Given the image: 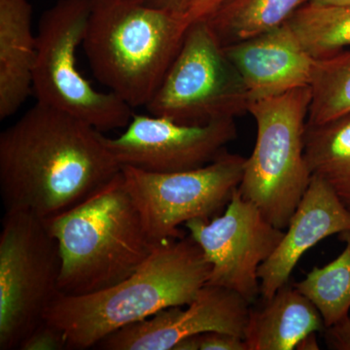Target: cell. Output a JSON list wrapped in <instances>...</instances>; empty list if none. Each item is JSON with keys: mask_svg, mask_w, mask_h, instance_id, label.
Instances as JSON below:
<instances>
[{"mask_svg": "<svg viewBox=\"0 0 350 350\" xmlns=\"http://www.w3.org/2000/svg\"><path fill=\"white\" fill-rule=\"evenodd\" d=\"M317 332H312L305 336L298 345H296L295 350H319L320 349L319 340L317 337Z\"/></svg>", "mask_w": 350, "mask_h": 350, "instance_id": "cell-27", "label": "cell"}, {"mask_svg": "<svg viewBox=\"0 0 350 350\" xmlns=\"http://www.w3.org/2000/svg\"><path fill=\"white\" fill-rule=\"evenodd\" d=\"M20 350H64L68 349V340L59 327L45 319L25 338Z\"/></svg>", "mask_w": 350, "mask_h": 350, "instance_id": "cell-22", "label": "cell"}, {"mask_svg": "<svg viewBox=\"0 0 350 350\" xmlns=\"http://www.w3.org/2000/svg\"><path fill=\"white\" fill-rule=\"evenodd\" d=\"M45 221L59 244L57 290L64 296L93 294L118 284L159 245L149 238L122 172L81 204Z\"/></svg>", "mask_w": 350, "mask_h": 350, "instance_id": "cell-3", "label": "cell"}, {"mask_svg": "<svg viewBox=\"0 0 350 350\" xmlns=\"http://www.w3.org/2000/svg\"><path fill=\"white\" fill-rule=\"evenodd\" d=\"M344 251L326 266L315 267L294 286L305 295L330 326L350 310V231L340 234Z\"/></svg>", "mask_w": 350, "mask_h": 350, "instance_id": "cell-20", "label": "cell"}, {"mask_svg": "<svg viewBox=\"0 0 350 350\" xmlns=\"http://www.w3.org/2000/svg\"><path fill=\"white\" fill-rule=\"evenodd\" d=\"M324 328L317 306L287 283L261 308H251L244 340L248 350H295L308 334Z\"/></svg>", "mask_w": 350, "mask_h": 350, "instance_id": "cell-16", "label": "cell"}, {"mask_svg": "<svg viewBox=\"0 0 350 350\" xmlns=\"http://www.w3.org/2000/svg\"><path fill=\"white\" fill-rule=\"evenodd\" d=\"M310 100L312 89L306 86L248 107L257 137L239 190L280 230L286 229L312 180L305 156Z\"/></svg>", "mask_w": 350, "mask_h": 350, "instance_id": "cell-5", "label": "cell"}, {"mask_svg": "<svg viewBox=\"0 0 350 350\" xmlns=\"http://www.w3.org/2000/svg\"><path fill=\"white\" fill-rule=\"evenodd\" d=\"M310 0H223L206 18L223 47L243 42L286 24Z\"/></svg>", "mask_w": 350, "mask_h": 350, "instance_id": "cell-17", "label": "cell"}, {"mask_svg": "<svg viewBox=\"0 0 350 350\" xmlns=\"http://www.w3.org/2000/svg\"><path fill=\"white\" fill-rule=\"evenodd\" d=\"M62 259L43 219L5 213L0 234V349H19L57 295Z\"/></svg>", "mask_w": 350, "mask_h": 350, "instance_id": "cell-7", "label": "cell"}, {"mask_svg": "<svg viewBox=\"0 0 350 350\" xmlns=\"http://www.w3.org/2000/svg\"><path fill=\"white\" fill-rule=\"evenodd\" d=\"M103 133L36 103L0 135V193L6 213L43 220L81 204L121 172Z\"/></svg>", "mask_w": 350, "mask_h": 350, "instance_id": "cell-1", "label": "cell"}, {"mask_svg": "<svg viewBox=\"0 0 350 350\" xmlns=\"http://www.w3.org/2000/svg\"><path fill=\"white\" fill-rule=\"evenodd\" d=\"M211 271L190 236L170 239L118 284L82 296L57 294L44 319L64 332L68 350L92 349L120 329L188 305L208 282Z\"/></svg>", "mask_w": 350, "mask_h": 350, "instance_id": "cell-2", "label": "cell"}, {"mask_svg": "<svg viewBox=\"0 0 350 350\" xmlns=\"http://www.w3.org/2000/svg\"><path fill=\"white\" fill-rule=\"evenodd\" d=\"M246 158L227 151L198 169L156 174L121 167L126 187L154 243L183 238L179 226L209 220L227 206L243 179Z\"/></svg>", "mask_w": 350, "mask_h": 350, "instance_id": "cell-9", "label": "cell"}, {"mask_svg": "<svg viewBox=\"0 0 350 350\" xmlns=\"http://www.w3.org/2000/svg\"><path fill=\"white\" fill-rule=\"evenodd\" d=\"M324 338L329 349L350 350V317L345 315L323 330Z\"/></svg>", "mask_w": 350, "mask_h": 350, "instance_id": "cell-24", "label": "cell"}, {"mask_svg": "<svg viewBox=\"0 0 350 350\" xmlns=\"http://www.w3.org/2000/svg\"><path fill=\"white\" fill-rule=\"evenodd\" d=\"M306 125L319 126L350 115V48L317 59Z\"/></svg>", "mask_w": 350, "mask_h": 350, "instance_id": "cell-21", "label": "cell"}, {"mask_svg": "<svg viewBox=\"0 0 350 350\" xmlns=\"http://www.w3.org/2000/svg\"><path fill=\"white\" fill-rule=\"evenodd\" d=\"M287 24L315 59L350 48V6H320L308 2Z\"/></svg>", "mask_w": 350, "mask_h": 350, "instance_id": "cell-19", "label": "cell"}, {"mask_svg": "<svg viewBox=\"0 0 350 350\" xmlns=\"http://www.w3.org/2000/svg\"><path fill=\"white\" fill-rule=\"evenodd\" d=\"M185 227L211 264L206 284L232 290L254 304L260 295V266L276 250L285 230L269 223L239 188L222 215L193 219Z\"/></svg>", "mask_w": 350, "mask_h": 350, "instance_id": "cell-10", "label": "cell"}, {"mask_svg": "<svg viewBox=\"0 0 350 350\" xmlns=\"http://www.w3.org/2000/svg\"><path fill=\"white\" fill-rule=\"evenodd\" d=\"M237 137L234 119L185 125L165 117L133 114L122 135L103 140L120 167L170 174L208 165Z\"/></svg>", "mask_w": 350, "mask_h": 350, "instance_id": "cell-11", "label": "cell"}, {"mask_svg": "<svg viewBox=\"0 0 350 350\" xmlns=\"http://www.w3.org/2000/svg\"><path fill=\"white\" fill-rule=\"evenodd\" d=\"M189 27L184 15L144 0H91L82 45L98 82L131 108L146 107Z\"/></svg>", "mask_w": 350, "mask_h": 350, "instance_id": "cell-4", "label": "cell"}, {"mask_svg": "<svg viewBox=\"0 0 350 350\" xmlns=\"http://www.w3.org/2000/svg\"><path fill=\"white\" fill-rule=\"evenodd\" d=\"M224 51L243 79L250 103L312 84L317 59L287 23Z\"/></svg>", "mask_w": 350, "mask_h": 350, "instance_id": "cell-13", "label": "cell"}, {"mask_svg": "<svg viewBox=\"0 0 350 350\" xmlns=\"http://www.w3.org/2000/svg\"><path fill=\"white\" fill-rule=\"evenodd\" d=\"M349 231V211L325 181L312 175L282 241L260 266L262 300H269L289 282L295 267L310 248L333 234Z\"/></svg>", "mask_w": 350, "mask_h": 350, "instance_id": "cell-14", "label": "cell"}, {"mask_svg": "<svg viewBox=\"0 0 350 350\" xmlns=\"http://www.w3.org/2000/svg\"><path fill=\"white\" fill-rule=\"evenodd\" d=\"M250 304L227 288L206 284L194 300L172 306L114 332L96 345L103 350H174L183 338L221 332L245 338Z\"/></svg>", "mask_w": 350, "mask_h": 350, "instance_id": "cell-12", "label": "cell"}, {"mask_svg": "<svg viewBox=\"0 0 350 350\" xmlns=\"http://www.w3.org/2000/svg\"><path fill=\"white\" fill-rule=\"evenodd\" d=\"M241 75L206 20L188 27L183 43L147 110L185 125L234 119L248 112Z\"/></svg>", "mask_w": 350, "mask_h": 350, "instance_id": "cell-8", "label": "cell"}, {"mask_svg": "<svg viewBox=\"0 0 350 350\" xmlns=\"http://www.w3.org/2000/svg\"><path fill=\"white\" fill-rule=\"evenodd\" d=\"M310 2L320 6H350V0H310Z\"/></svg>", "mask_w": 350, "mask_h": 350, "instance_id": "cell-28", "label": "cell"}, {"mask_svg": "<svg viewBox=\"0 0 350 350\" xmlns=\"http://www.w3.org/2000/svg\"><path fill=\"white\" fill-rule=\"evenodd\" d=\"M91 0H57L44 11L36 33L32 94L36 103L86 122L105 133L125 129L133 108L111 92L98 91L77 68Z\"/></svg>", "mask_w": 350, "mask_h": 350, "instance_id": "cell-6", "label": "cell"}, {"mask_svg": "<svg viewBox=\"0 0 350 350\" xmlns=\"http://www.w3.org/2000/svg\"><path fill=\"white\" fill-rule=\"evenodd\" d=\"M305 156L312 174L325 181L350 213V115L306 125Z\"/></svg>", "mask_w": 350, "mask_h": 350, "instance_id": "cell-18", "label": "cell"}, {"mask_svg": "<svg viewBox=\"0 0 350 350\" xmlns=\"http://www.w3.org/2000/svg\"><path fill=\"white\" fill-rule=\"evenodd\" d=\"M29 0H0V119L12 116L32 94L36 34Z\"/></svg>", "mask_w": 350, "mask_h": 350, "instance_id": "cell-15", "label": "cell"}, {"mask_svg": "<svg viewBox=\"0 0 350 350\" xmlns=\"http://www.w3.org/2000/svg\"><path fill=\"white\" fill-rule=\"evenodd\" d=\"M144 1L157 8L165 9L174 13L185 15L193 0H144Z\"/></svg>", "mask_w": 350, "mask_h": 350, "instance_id": "cell-26", "label": "cell"}, {"mask_svg": "<svg viewBox=\"0 0 350 350\" xmlns=\"http://www.w3.org/2000/svg\"><path fill=\"white\" fill-rule=\"evenodd\" d=\"M222 2L223 0H193L184 18L189 25L198 21L206 20Z\"/></svg>", "mask_w": 350, "mask_h": 350, "instance_id": "cell-25", "label": "cell"}, {"mask_svg": "<svg viewBox=\"0 0 350 350\" xmlns=\"http://www.w3.org/2000/svg\"><path fill=\"white\" fill-rule=\"evenodd\" d=\"M199 350H248L243 338L221 332H208L198 335Z\"/></svg>", "mask_w": 350, "mask_h": 350, "instance_id": "cell-23", "label": "cell"}]
</instances>
